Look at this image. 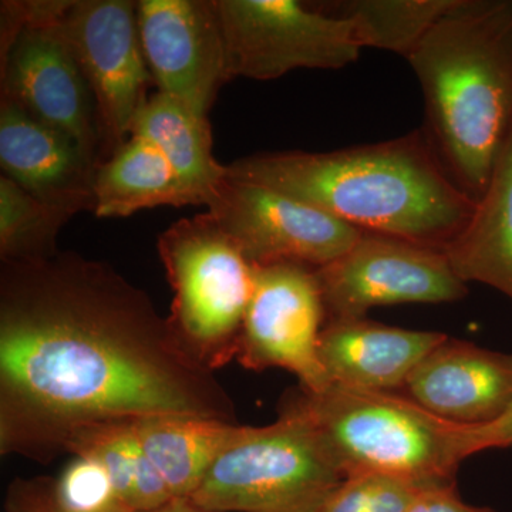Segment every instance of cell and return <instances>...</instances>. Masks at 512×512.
I'll return each instance as SVG.
<instances>
[{
  "instance_id": "obj_29",
  "label": "cell",
  "mask_w": 512,
  "mask_h": 512,
  "mask_svg": "<svg viewBox=\"0 0 512 512\" xmlns=\"http://www.w3.org/2000/svg\"><path fill=\"white\" fill-rule=\"evenodd\" d=\"M150 512H211L202 510L188 500H173L170 504L164 505V507L158 508V510Z\"/></svg>"
},
{
  "instance_id": "obj_19",
  "label": "cell",
  "mask_w": 512,
  "mask_h": 512,
  "mask_svg": "<svg viewBox=\"0 0 512 512\" xmlns=\"http://www.w3.org/2000/svg\"><path fill=\"white\" fill-rule=\"evenodd\" d=\"M131 136L153 143L167 158L180 180L207 207L227 177V165L215 160L208 117L157 92L138 111Z\"/></svg>"
},
{
  "instance_id": "obj_24",
  "label": "cell",
  "mask_w": 512,
  "mask_h": 512,
  "mask_svg": "<svg viewBox=\"0 0 512 512\" xmlns=\"http://www.w3.org/2000/svg\"><path fill=\"white\" fill-rule=\"evenodd\" d=\"M46 485L53 503L64 512H109L126 507L106 467L83 454H76L60 477Z\"/></svg>"
},
{
  "instance_id": "obj_23",
  "label": "cell",
  "mask_w": 512,
  "mask_h": 512,
  "mask_svg": "<svg viewBox=\"0 0 512 512\" xmlns=\"http://www.w3.org/2000/svg\"><path fill=\"white\" fill-rule=\"evenodd\" d=\"M70 212L33 197L18 184L0 177V256L25 261L56 254V237Z\"/></svg>"
},
{
  "instance_id": "obj_8",
  "label": "cell",
  "mask_w": 512,
  "mask_h": 512,
  "mask_svg": "<svg viewBox=\"0 0 512 512\" xmlns=\"http://www.w3.org/2000/svg\"><path fill=\"white\" fill-rule=\"evenodd\" d=\"M316 275L326 322L363 319L377 306L456 302L468 291L444 251L369 232Z\"/></svg>"
},
{
  "instance_id": "obj_16",
  "label": "cell",
  "mask_w": 512,
  "mask_h": 512,
  "mask_svg": "<svg viewBox=\"0 0 512 512\" xmlns=\"http://www.w3.org/2000/svg\"><path fill=\"white\" fill-rule=\"evenodd\" d=\"M446 336L366 318L329 320L320 332L319 359L329 384L400 393L421 360Z\"/></svg>"
},
{
  "instance_id": "obj_14",
  "label": "cell",
  "mask_w": 512,
  "mask_h": 512,
  "mask_svg": "<svg viewBox=\"0 0 512 512\" xmlns=\"http://www.w3.org/2000/svg\"><path fill=\"white\" fill-rule=\"evenodd\" d=\"M400 393L450 423L488 426L512 406V352L446 336L421 360Z\"/></svg>"
},
{
  "instance_id": "obj_28",
  "label": "cell",
  "mask_w": 512,
  "mask_h": 512,
  "mask_svg": "<svg viewBox=\"0 0 512 512\" xmlns=\"http://www.w3.org/2000/svg\"><path fill=\"white\" fill-rule=\"evenodd\" d=\"M478 440L480 450H493V448H512V406L501 419L478 427Z\"/></svg>"
},
{
  "instance_id": "obj_22",
  "label": "cell",
  "mask_w": 512,
  "mask_h": 512,
  "mask_svg": "<svg viewBox=\"0 0 512 512\" xmlns=\"http://www.w3.org/2000/svg\"><path fill=\"white\" fill-rule=\"evenodd\" d=\"M454 0H346L319 6L350 20L363 49L386 50L407 59Z\"/></svg>"
},
{
  "instance_id": "obj_2",
  "label": "cell",
  "mask_w": 512,
  "mask_h": 512,
  "mask_svg": "<svg viewBox=\"0 0 512 512\" xmlns=\"http://www.w3.org/2000/svg\"><path fill=\"white\" fill-rule=\"evenodd\" d=\"M227 175L306 202L359 231L440 251L477 204L448 174L423 128L326 153L255 154L227 165Z\"/></svg>"
},
{
  "instance_id": "obj_11",
  "label": "cell",
  "mask_w": 512,
  "mask_h": 512,
  "mask_svg": "<svg viewBox=\"0 0 512 512\" xmlns=\"http://www.w3.org/2000/svg\"><path fill=\"white\" fill-rule=\"evenodd\" d=\"M325 322L316 269L288 262L255 266L235 359L256 372L281 367L298 377L302 389L322 392L329 386L319 359Z\"/></svg>"
},
{
  "instance_id": "obj_21",
  "label": "cell",
  "mask_w": 512,
  "mask_h": 512,
  "mask_svg": "<svg viewBox=\"0 0 512 512\" xmlns=\"http://www.w3.org/2000/svg\"><path fill=\"white\" fill-rule=\"evenodd\" d=\"M66 453L99 460L110 474L121 504L136 512H150L174 500L170 488L147 456L134 421L107 423L77 433Z\"/></svg>"
},
{
  "instance_id": "obj_17",
  "label": "cell",
  "mask_w": 512,
  "mask_h": 512,
  "mask_svg": "<svg viewBox=\"0 0 512 512\" xmlns=\"http://www.w3.org/2000/svg\"><path fill=\"white\" fill-rule=\"evenodd\" d=\"M444 254L461 281L491 286L512 301V128L473 217Z\"/></svg>"
},
{
  "instance_id": "obj_3",
  "label": "cell",
  "mask_w": 512,
  "mask_h": 512,
  "mask_svg": "<svg viewBox=\"0 0 512 512\" xmlns=\"http://www.w3.org/2000/svg\"><path fill=\"white\" fill-rule=\"evenodd\" d=\"M407 62L423 90L424 133L477 201L512 128V0H454Z\"/></svg>"
},
{
  "instance_id": "obj_12",
  "label": "cell",
  "mask_w": 512,
  "mask_h": 512,
  "mask_svg": "<svg viewBox=\"0 0 512 512\" xmlns=\"http://www.w3.org/2000/svg\"><path fill=\"white\" fill-rule=\"evenodd\" d=\"M138 33L158 92L208 117L229 82L217 0H141Z\"/></svg>"
},
{
  "instance_id": "obj_26",
  "label": "cell",
  "mask_w": 512,
  "mask_h": 512,
  "mask_svg": "<svg viewBox=\"0 0 512 512\" xmlns=\"http://www.w3.org/2000/svg\"><path fill=\"white\" fill-rule=\"evenodd\" d=\"M406 512H494L491 508L464 503L456 483L423 488Z\"/></svg>"
},
{
  "instance_id": "obj_7",
  "label": "cell",
  "mask_w": 512,
  "mask_h": 512,
  "mask_svg": "<svg viewBox=\"0 0 512 512\" xmlns=\"http://www.w3.org/2000/svg\"><path fill=\"white\" fill-rule=\"evenodd\" d=\"M229 80H272L296 69L338 70L359 59L350 20L296 0H217Z\"/></svg>"
},
{
  "instance_id": "obj_1",
  "label": "cell",
  "mask_w": 512,
  "mask_h": 512,
  "mask_svg": "<svg viewBox=\"0 0 512 512\" xmlns=\"http://www.w3.org/2000/svg\"><path fill=\"white\" fill-rule=\"evenodd\" d=\"M158 416L237 424L143 289L77 254L2 261L0 453L47 464L80 431Z\"/></svg>"
},
{
  "instance_id": "obj_27",
  "label": "cell",
  "mask_w": 512,
  "mask_h": 512,
  "mask_svg": "<svg viewBox=\"0 0 512 512\" xmlns=\"http://www.w3.org/2000/svg\"><path fill=\"white\" fill-rule=\"evenodd\" d=\"M12 500L16 512H64L57 508L50 498L45 480L19 483L12 487ZM109 512H136L127 507H119Z\"/></svg>"
},
{
  "instance_id": "obj_15",
  "label": "cell",
  "mask_w": 512,
  "mask_h": 512,
  "mask_svg": "<svg viewBox=\"0 0 512 512\" xmlns=\"http://www.w3.org/2000/svg\"><path fill=\"white\" fill-rule=\"evenodd\" d=\"M0 165L6 178L47 204L72 215L94 210L99 158L6 97L0 103Z\"/></svg>"
},
{
  "instance_id": "obj_4",
  "label": "cell",
  "mask_w": 512,
  "mask_h": 512,
  "mask_svg": "<svg viewBox=\"0 0 512 512\" xmlns=\"http://www.w3.org/2000/svg\"><path fill=\"white\" fill-rule=\"evenodd\" d=\"M311 423L343 477L382 476L420 485L456 483L461 463L481 453L478 427L427 412L402 393L329 384L286 397Z\"/></svg>"
},
{
  "instance_id": "obj_9",
  "label": "cell",
  "mask_w": 512,
  "mask_h": 512,
  "mask_svg": "<svg viewBox=\"0 0 512 512\" xmlns=\"http://www.w3.org/2000/svg\"><path fill=\"white\" fill-rule=\"evenodd\" d=\"M207 208L254 266L288 262L322 268L362 234L306 202L228 175Z\"/></svg>"
},
{
  "instance_id": "obj_25",
  "label": "cell",
  "mask_w": 512,
  "mask_h": 512,
  "mask_svg": "<svg viewBox=\"0 0 512 512\" xmlns=\"http://www.w3.org/2000/svg\"><path fill=\"white\" fill-rule=\"evenodd\" d=\"M423 488L426 487L390 477H348L311 512H406Z\"/></svg>"
},
{
  "instance_id": "obj_6",
  "label": "cell",
  "mask_w": 512,
  "mask_h": 512,
  "mask_svg": "<svg viewBox=\"0 0 512 512\" xmlns=\"http://www.w3.org/2000/svg\"><path fill=\"white\" fill-rule=\"evenodd\" d=\"M345 477L292 407L265 427L242 426L190 500L211 512H311Z\"/></svg>"
},
{
  "instance_id": "obj_13",
  "label": "cell",
  "mask_w": 512,
  "mask_h": 512,
  "mask_svg": "<svg viewBox=\"0 0 512 512\" xmlns=\"http://www.w3.org/2000/svg\"><path fill=\"white\" fill-rule=\"evenodd\" d=\"M60 20L25 26L2 53V97L97 157L104 143L96 104Z\"/></svg>"
},
{
  "instance_id": "obj_18",
  "label": "cell",
  "mask_w": 512,
  "mask_h": 512,
  "mask_svg": "<svg viewBox=\"0 0 512 512\" xmlns=\"http://www.w3.org/2000/svg\"><path fill=\"white\" fill-rule=\"evenodd\" d=\"M200 205L153 143L130 136L100 165L94 183V214L124 218L150 208Z\"/></svg>"
},
{
  "instance_id": "obj_20",
  "label": "cell",
  "mask_w": 512,
  "mask_h": 512,
  "mask_svg": "<svg viewBox=\"0 0 512 512\" xmlns=\"http://www.w3.org/2000/svg\"><path fill=\"white\" fill-rule=\"evenodd\" d=\"M241 427L227 421L188 416L134 421L138 439L174 500H190Z\"/></svg>"
},
{
  "instance_id": "obj_10",
  "label": "cell",
  "mask_w": 512,
  "mask_h": 512,
  "mask_svg": "<svg viewBox=\"0 0 512 512\" xmlns=\"http://www.w3.org/2000/svg\"><path fill=\"white\" fill-rule=\"evenodd\" d=\"M60 30L92 90L104 147L114 154L130 138L148 99L151 74L138 33L137 3L74 0Z\"/></svg>"
},
{
  "instance_id": "obj_5",
  "label": "cell",
  "mask_w": 512,
  "mask_h": 512,
  "mask_svg": "<svg viewBox=\"0 0 512 512\" xmlns=\"http://www.w3.org/2000/svg\"><path fill=\"white\" fill-rule=\"evenodd\" d=\"M158 252L174 292L168 322L188 355L214 372L237 357L255 266L208 212L175 222Z\"/></svg>"
}]
</instances>
